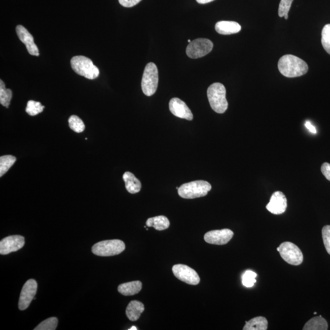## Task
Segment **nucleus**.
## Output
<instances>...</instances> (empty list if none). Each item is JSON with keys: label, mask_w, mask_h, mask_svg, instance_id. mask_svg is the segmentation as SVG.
Instances as JSON below:
<instances>
[{"label": "nucleus", "mask_w": 330, "mask_h": 330, "mask_svg": "<svg viewBox=\"0 0 330 330\" xmlns=\"http://www.w3.org/2000/svg\"><path fill=\"white\" fill-rule=\"evenodd\" d=\"M278 67L280 73L288 78L302 76L308 71V66L305 61L292 55L283 56L278 61Z\"/></svg>", "instance_id": "f257e3e1"}, {"label": "nucleus", "mask_w": 330, "mask_h": 330, "mask_svg": "<svg viewBox=\"0 0 330 330\" xmlns=\"http://www.w3.org/2000/svg\"><path fill=\"white\" fill-rule=\"evenodd\" d=\"M226 91L223 84L215 83L207 89V97L212 110L217 113H224L228 108Z\"/></svg>", "instance_id": "f03ea898"}, {"label": "nucleus", "mask_w": 330, "mask_h": 330, "mask_svg": "<svg viewBox=\"0 0 330 330\" xmlns=\"http://www.w3.org/2000/svg\"><path fill=\"white\" fill-rule=\"evenodd\" d=\"M211 189L208 182L195 181L183 184L178 189V194L184 199H195L206 196Z\"/></svg>", "instance_id": "7ed1b4c3"}, {"label": "nucleus", "mask_w": 330, "mask_h": 330, "mask_svg": "<svg viewBox=\"0 0 330 330\" xmlns=\"http://www.w3.org/2000/svg\"><path fill=\"white\" fill-rule=\"evenodd\" d=\"M71 67L75 73L89 80H94L99 75V69L90 59L84 56H73L71 60Z\"/></svg>", "instance_id": "20e7f679"}, {"label": "nucleus", "mask_w": 330, "mask_h": 330, "mask_svg": "<svg viewBox=\"0 0 330 330\" xmlns=\"http://www.w3.org/2000/svg\"><path fill=\"white\" fill-rule=\"evenodd\" d=\"M125 249V245L121 240H104L97 243L92 247V252L99 257H112L121 254Z\"/></svg>", "instance_id": "39448f33"}, {"label": "nucleus", "mask_w": 330, "mask_h": 330, "mask_svg": "<svg viewBox=\"0 0 330 330\" xmlns=\"http://www.w3.org/2000/svg\"><path fill=\"white\" fill-rule=\"evenodd\" d=\"M158 71L157 66L153 63H148L145 69L142 81L143 93L147 96H152L158 88Z\"/></svg>", "instance_id": "423d86ee"}, {"label": "nucleus", "mask_w": 330, "mask_h": 330, "mask_svg": "<svg viewBox=\"0 0 330 330\" xmlns=\"http://www.w3.org/2000/svg\"><path fill=\"white\" fill-rule=\"evenodd\" d=\"M277 251L284 260L293 265H299L303 261L302 252L293 243L283 242L277 248Z\"/></svg>", "instance_id": "0eeeda50"}, {"label": "nucleus", "mask_w": 330, "mask_h": 330, "mask_svg": "<svg viewBox=\"0 0 330 330\" xmlns=\"http://www.w3.org/2000/svg\"><path fill=\"white\" fill-rule=\"evenodd\" d=\"M214 43L208 39L199 38L189 43L186 53L189 58L197 59L209 54L213 49Z\"/></svg>", "instance_id": "6e6552de"}, {"label": "nucleus", "mask_w": 330, "mask_h": 330, "mask_svg": "<svg viewBox=\"0 0 330 330\" xmlns=\"http://www.w3.org/2000/svg\"><path fill=\"white\" fill-rule=\"evenodd\" d=\"M174 275L179 280L190 285H197L200 282V278L196 272L188 266L177 264L173 267Z\"/></svg>", "instance_id": "1a4fd4ad"}, {"label": "nucleus", "mask_w": 330, "mask_h": 330, "mask_svg": "<svg viewBox=\"0 0 330 330\" xmlns=\"http://www.w3.org/2000/svg\"><path fill=\"white\" fill-rule=\"evenodd\" d=\"M37 290V281L30 279L25 283L20 293L19 301L20 310L24 311L29 307L33 299L35 298Z\"/></svg>", "instance_id": "9d476101"}, {"label": "nucleus", "mask_w": 330, "mask_h": 330, "mask_svg": "<svg viewBox=\"0 0 330 330\" xmlns=\"http://www.w3.org/2000/svg\"><path fill=\"white\" fill-rule=\"evenodd\" d=\"M25 238L22 235H11L0 242V254L6 255L12 252H17L24 247Z\"/></svg>", "instance_id": "9b49d317"}, {"label": "nucleus", "mask_w": 330, "mask_h": 330, "mask_svg": "<svg viewBox=\"0 0 330 330\" xmlns=\"http://www.w3.org/2000/svg\"><path fill=\"white\" fill-rule=\"evenodd\" d=\"M234 236V232L229 229L214 230L204 235V240L210 244L222 245L227 244Z\"/></svg>", "instance_id": "f8f14e48"}, {"label": "nucleus", "mask_w": 330, "mask_h": 330, "mask_svg": "<svg viewBox=\"0 0 330 330\" xmlns=\"http://www.w3.org/2000/svg\"><path fill=\"white\" fill-rule=\"evenodd\" d=\"M171 113L175 116L181 119H185L188 121H191L193 119V115L190 109L183 101L179 98L171 99L169 103Z\"/></svg>", "instance_id": "ddd939ff"}, {"label": "nucleus", "mask_w": 330, "mask_h": 330, "mask_svg": "<svg viewBox=\"0 0 330 330\" xmlns=\"http://www.w3.org/2000/svg\"><path fill=\"white\" fill-rule=\"evenodd\" d=\"M287 206V199L285 194L281 191H276L271 197L266 208L273 214L280 215L285 213Z\"/></svg>", "instance_id": "4468645a"}, {"label": "nucleus", "mask_w": 330, "mask_h": 330, "mask_svg": "<svg viewBox=\"0 0 330 330\" xmlns=\"http://www.w3.org/2000/svg\"><path fill=\"white\" fill-rule=\"evenodd\" d=\"M16 33L20 41L26 46L28 53L31 55L39 56V50L37 45L35 44L33 36L30 32L22 25H18L16 27Z\"/></svg>", "instance_id": "2eb2a0df"}, {"label": "nucleus", "mask_w": 330, "mask_h": 330, "mask_svg": "<svg viewBox=\"0 0 330 330\" xmlns=\"http://www.w3.org/2000/svg\"><path fill=\"white\" fill-rule=\"evenodd\" d=\"M216 32L220 35H230L240 32L242 29L240 25L232 21H220L216 25Z\"/></svg>", "instance_id": "dca6fc26"}, {"label": "nucleus", "mask_w": 330, "mask_h": 330, "mask_svg": "<svg viewBox=\"0 0 330 330\" xmlns=\"http://www.w3.org/2000/svg\"><path fill=\"white\" fill-rule=\"evenodd\" d=\"M145 309L144 304L142 302L133 300L128 304L125 313L130 321L135 322L139 319Z\"/></svg>", "instance_id": "f3484780"}, {"label": "nucleus", "mask_w": 330, "mask_h": 330, "mask_svg": "<svg viewBox=\"0 0 330 330\" xmlns=\"http://www.w3.org/2000/svg\"><path fill=\"white\" fill-rule=\"evenodd\" d=\"M123 180L128 192L131 194L140 192L142 189V183L140 180L135 177L134 174L128 171L125 172L123 175Z\"/></svg>", "instance_id": "a211bd4d"}, {"label": "nucleus", "mask_w": 330, "mask_h": 330, "mask_svg": "<svg viewBox=\"0 0 330 330\" xmlns=\"http://www.w3.org/2000/svg\"><path fill=\"white\" fill-rule=\"evenodd\" d=\"M142 289V283L140 281H132L121 284L118 286V292L122 295L131 296L140 293Z\"/></svg>", "instance_id": "6ab92c4d"}, {"label": "nucleus", "mask_w": 330, "mask_h": 330, "mask_svg": "<svg viewBox=\"0 0 330 330\" xmlns=\"http://www.w3.org/2000/svg\"><path fill=\"white\" fill-rule=\"evenodd\" d=\"M170 222L167 217L163 216L152 217L147 219V226L153 227L157 231H163L170 227Z\"/></svg>", "instance_id": "aec40b11"}, {"label": "nucleus", "mask_w": 330, "mask_h": 330, "mask_svg": "<svg viewBox=\"0 0 330 330\" xmlns=\"http://www.w3.org/2000/svg\"><path fill=\"white\" fill-rule=\"evenodd\" d=\"M303 330H327L328 323L321 316L314 317L304 325Z\"/></svg>", "instance_id": "412c9836"}, {"label": "nucleus", "mask_w": 330, "mask_h": 330, "mask_svg": "<svg viewBox=\"0 0 330 330\" xmlns=\"http://www.w3.org/2000/svg\"><path fill=\"white\" fill-rule=\"evenodd\" d=\"M268 329V321L264 317H257L246 322L244 330H266Z\"/></svg>", "instance_id": "4be33fe9"}, {"label": "nucleus", "mask_w": 330, "mask_h": 330, "mask_svg": "<svg viewBox=\"0 0 330 330\" xmlns=\"http://www.w3.org/2000/svg\"><path fill=\"white\" fill-rule=\"evenodd\" d=\"M16 160V157L12 155H4L0 157V177H2L9 171Z\"/></svg>", "instance_id": "5701e85b"}, {"label": "nucleus", "mask_w": 330, "mask_h": 330, "mask_svg": "<svg viewBox=\"0 0 330 330\" xmlns=\"http://www.w3.org/2000/svg\"><path fill=\"white\" fill-rule=\"evenodd\" d=\"M12 97V92L10 89L5 88L3 81L0 80V103L2 106L8 108Z\"/></svg>", "instance_id": "b1692460"}, {"label": "nucleus", "mask_w": 330, "mask_h": 330, "mask_svg": "<svg viewBox=\"0 0 330 330\" xmlns=\"http://www.w3.org/2000/svg\"><path fill=\"white\" fill-rule=\"evenodd\" d=\"M69 127L76 133L83 132L85 129V125L82 120L76 115H73L69 119Z\"/></svg>", "instance_id": "393cba45"}, {"label": "nucleus", "mask_w": 330, "mask_h": 330, "mask_svg": "<svg viewBox=\"0 0 330 330\" xmlns=\"http://www.w3.org/2000/svg\"><path fill=\"white\" fill-rule=\"evenodd\" d=\"M58 320L56 317H50L38 325L35 330H55L57 328Z\"/></svg>", "instance_id": "a878e982"}, {"label": "nucleus", "mask_w": 330, "mask_h": 330, "mask_svg": "<svg viewBox=\"0 0 330 330\" xmlns=\"http://www.w3.org/2000/svg\"><path fill=\"white\" fill-rule=\"evenodd\" d=\"M45 107L42 106L39 102L29 101L28 102L26 112L30 116H35L43 111Z\"/></svg>", "instance_id": "bb28decb"}, {"label": "nucleus", "mask_w": 330, "mask_h": 330, "mask_svg": "<svg viewBox=\"0 0 330 330\" xmlns=\"http://www.w3.org/2000/svg\"><path fill=\"white\" fill-rule=\"evenodd\" d=\"M321 41L325 50L330 55V24L326 25L322 30Z\"/></svg>", "instance_id": "cd10ccee"}, {"label": "nucleus", "mask_w": 330, "mask_h": 330, "mask_svg": "<svg viewBox=\"0 0 330 330\" xmlns=\"http://www.w3.org/2000/svg\"><path fill=\"white\" fill-rule=\"evenodd\" d=\"M257 273L253 272V271L247 270L244 273L242 276V284L246 288H252L255 285L257 282Z\"/></svg>", "instance_id": "c85d7f7f"}, {"label": "nucleus", "mask_w": 330, "mask_h": 330, "mask_svg": "<svg viewBox=\"0 0 330 330\" xmlns=\"http://www.w3.org/2000/svg\"><path fill=\"white\" fill-rule=\"evenodd\" d=\"M293 1V0H281L278 9L279 16L283 17L288 14Z\"/></svg>", "instance_id": "c756f323"}, {"label": "nucleus", "mask_w": 330, "mask_h": 330, "mask_svg": "<svg viewBox=\"0 0 330 330\" xmlns=\"http://www.w3.org/2000/svg\"><path fill=\"white\" fill-rule=\"evenodd\" d=\"M322 238L327 252L330 255V226L327 225L322 230Z\"/></svg>", "instance_id": "7c9ffc66"}, {"label": "nucleus", "mask_w": 330, "mask_h": 330, "mask_svg": "<svg viewBox=\"0 0 330 330\" xmlns=\"http://www.w3.org/2000/svg\"><path fill=\"white\" fill-rule=\"evenodd\" d=\"M142 0H119L120 4L125 7H132L135 6Z\"/></svg>", "instance_id": "2f4dec72"}, {"label": "nucleus", "mask_w": 330, "mask_h": 330, "mask_svg": "<svg viewBox=\"0 0 330 330\" xmlns=\"http://www.w3.org/2000/svg\"><path fill=\"white\" fill-rule=\"evenodd\" d=\"M321 172L327 180L330 181V164L329 163H324L321 166Z\"/></svg>", "instance_id": "473e14b6"}, {"label": "nucleus", "mask_w": 330, "mask_h": 330, "mask_svg": "<svg viewBox=\"0 0 330 330\" xmlns=\"http://www.w3.org/2000/svg\"><path fill=\"white\" fill-rule=\"evenodd\" d=\"M304 126L307 129L309 130V132L312 133L313 134H317V130L316 127L314 126L313 124H311V122L309 121H306L305 123H304Z\"/></svg>", "instance_id": "72a5a7b5"}, {"label": "nucleus", "mask_w": 330, "mask_h": 330, "mask_svg": "<svg viewBox=\"0 0 330 330\" xmlns=\"http://www.w3.org/2000/svg\"><path fill=\"white\" fill-rule=\"evenodd\" d=\"M213 1L214 0H196V1L199 4H207Z\"/></svg>", "instance_id": "f704fd0d"}, {"label": "nucleus", "mask_w": 330, "mask_h": 330, "mask_svg": "<svg viewBox=\"0 0 330 330\" xmlns=\"http://www.w3.org/2000/svg\"><path fill=\"white\" fill-rule=\"evenodd\" d=\"M137 327H132L131 329H130L129 330H137Z\"/></svg>", "instance_id": "c9c22d12"}, {"label": "nucleus", "mask_w": 330, "mask_h": 330, "mask_svg": "<svg viewBox=\"0 0 330 330\" xmlns=\"http://www.w3.org/2000/svg\"><path fill=\"white\" fill-rule=\"evenodd\" d=\"M191 42V40L190 39L188 40V42L190 43Z\"/></svg>", "instance_id": "e433bc0d"}, {"label": "nucleus", "mask_w": 330, "mask_h": 330, "mask_svg": "<svg viewBox=\"0 0 330 330\" xmlns=\"http://www.w3.org/2000/svg\"><path fill=\"white\" fill-rule=\"evenodd\" d=\"M314 314H317L316 312H314Z\"/></svg>", "instance_id": "4c0bfd02"}]
</instances>
